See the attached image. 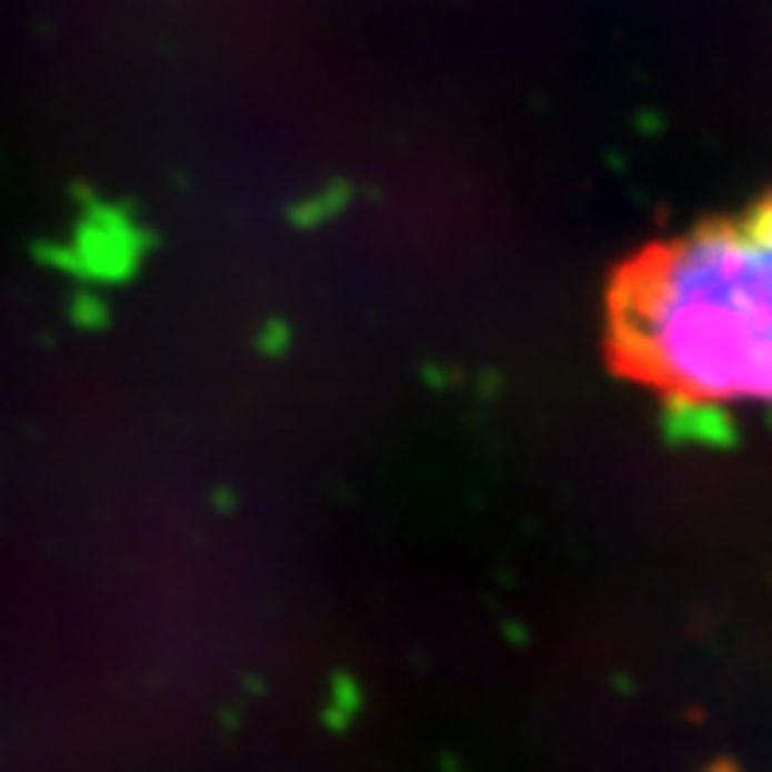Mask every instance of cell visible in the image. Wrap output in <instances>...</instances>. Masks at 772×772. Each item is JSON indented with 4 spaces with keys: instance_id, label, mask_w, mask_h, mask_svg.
Instances as JSON below:
<instances>
[{
    "instance_id": "cell-1",
    "label": "cell",
    "mask_w": 772,
    "mask_h": 772,
    "mask_svg": "<svg viewBox=\"0 0 772 772\" xmlns=\"http://www.w3.org/2000/svg\"><path fill=\"white\" fill-rule=\"evenodd\" d=\"M608 348L685 407H772V198L619 269Z\"/></svg>"
}]
</instances>
